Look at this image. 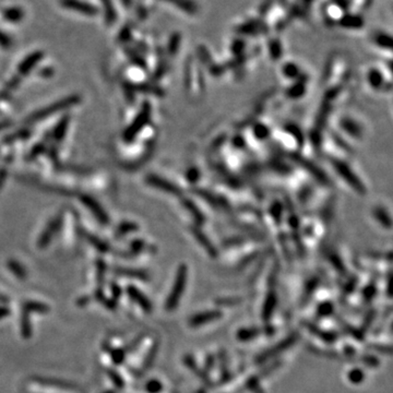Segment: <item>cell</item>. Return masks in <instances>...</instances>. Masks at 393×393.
Wrapping results in <instances>:
<instances>
[{"instance_id": "obj_25", "label": "cell", "mask_w": 393, "mask_h": 393, "mask_svg": "<svg viewBox=\"0 0 393 393\" xmlns=\"http://www.w3.org/2000/svg\"><path fill=\"white\" fill-rule=\"evenodd\" d=\"M48 310H49V308L47 305L42 304V302H38V301H27L23 307V311L26 313H30V312L45 313Z\"/></svg>"}, {"instance_id": "obj_10", "label": "cell", "mask_w": 393, "mask_h": 393, "mask_svg": "<svg viewBox=\"0 0 393 393\" xmlns=\"http://www.w3.org/2000/svg\"><path fill=\"white\" fill-rule=\"evenodd\" d=\"M145 182H147V184L150 185V186H152L156 189H160L162 192H165L174 196L181 195V189H179L176 185L168 182L165 178L154 175V174H150V175L145 177Z\"/></svg>"}, {"instance_id": "obj_35", "label": "cell", "mask_w": 393, "mask_h": 393, "mask_svg": "<svg viewBox=\"0 0 393 393\" xmlns=\"http://www.w3.org/2000/svg\"><path fill=\"white\" fill-rule=\"evenodd\" d=\"M305 93V86L301 82H296L290 90V95L293 98H298Z\"/></svg>"}, {"instance_id": "obj_26", "label": "cell", "mask_w": 393, "mask_h": 393, "mask_svg": "<svg viewBox=\"0 0 393 393\" xmlns=\"http://www.w3.org/2000/svg\"><path fill=\"white\" fill-rule=\"evenodd\" d=\"M138 228L139 227H138V225H137L136 223L126 221V222L120 223L119 225H118L116 234H117V236H119V237H121V236H125L127 234H130V233H133V232L138 231Z\"/></svg>"}, {"instance_id": "obj_24", "label": "cell", "mask_w": 393, "mask_h": 393, "mask_svg": "<svg viewBox=\"0 0 393 393\" xmlns=\"http://www.w3.org/2000/svg\"><path fill=\"white\" fill-rule=\"evenodd\" d=\"M367 77L369 84L374 89L378 90L384 87V76L378 69H370Z\"/></svg>"}, {"instance_id": "obj_46", "label": "cell", "mask_w": 393, "mask_h": 393, "mask_svg": "<svg viewBox=\"0 0 393 393\" xmlns=\"http://www.w3.org/2000/svg\"><path fill=\"white\" fill-rule=\"evenodd\" d=\"M314 1H316V0H299V3H300L301 5H304V7H305L306 9L310 10L311 5H312V3H313Z\"/></svg>"}, {"instance_id": "obj_22", "label": "cell", "mask_w": 393, "mask_h": 393, "mask_svg": "<svg viewBox=\"0 0 393 393\" xmlns=\"http://www.w3.org/2000/svg\"><path fill=\"white\" fill-rule=\"evenodd\" d=\"M181 43H182L181 33H178V32L173 33L170 39H168L167 54L171 55V56H176L178 50H179V47H181Z\"/></svg>"}, {"instance_id": "obj_49", "label": "cell", "mask_w": 393, "mask_h": 393, "mask_svg": "<svg viewBox=\"0 0 393 393\" xmlns=\"http://www.w3.org/2000/svg\"><path fill=\"white\" fill-rule=\"evenodd\" d=\"M5 178H7V173H5V171L0 172V188L2 187V185H3L4 181H5Z\"/></svg>"}, {"instance_id": "obj_2", "label": "cell", "mask_w": 393, "mask_h": 393, "mask_svg": "<svg viewBox=\"0 0 393 393\" xmlns=\"http://www.w3.org/2000/svg\"><path fill=\"white\" fill-rule=\"evenodd\" d=\"M151 117V106L150 103L144 102L141 109L139 110L138 115L134 118L132 123L128 126V128L123 132V140L126 142H131L136 138L139 132H141L142 129L147 126Z\"/></svg>"}, {"instance_id": "obj_30", "label": "cell", "mask_w": 393, "mask_h": 393, "mask_svg": "<svg viewBox=\"0 0 393 393\" xmlns=\"http://www.w3.org/2000/svg\"><path fill=\"white\" fill-rule=\"evenodd\" d=\"M342 127H343L346 132H349L353 137H358L361 134V129L356 125L355 121L351 119H344L342 121Z\"/></svg>"}, {"instance_id": "obj_3", "label": "cell", "mask_w": 393, "mask_h": 393, "mask_svg": "<svg viewBox=\"0 0 393 393\" xmlns=\"http://www.w3.org/2000/svg\"><path fill=\"white\" fill-rule=\"evenodd\" d=\"M187 268L186 266H181L178 269L175 282L172 288V291L168 298L165 302V308L167 310H174L177 307L179 300L182 298L183 292L185 291V286L187 283Z\"/></svg>"}, {"instance_id": "obj_44", "label": "cell", "mask_w": 393, "mask_h": 393, "mask_svg": "<svg viewBox=\"0 0 393 393\" xmlns=\"http://www.w3.org/2000/svg\"><path fill=\"white\" fill-rule=\"evenodd\" d=\"M198 175H199V172H198V170H196V168H190L187 173V178L192 183H195V182H196V179H198V177H199Z\"/></svg>"}, {"instance_id": "obj_23", "label": "cell", "mask_w": 393, "mask_h": 393, "mask_svg": "<svg viewBox=\"0 0 393 393\" xmlns=\"http://www.w3.org/2000/svg\"><path fill=\"white\" fill-rule=\"evenodd\" d=\"M125 52H126V55L128 56V58L130 59V61L133 65H136V66L140 67V68H143V69L147 68V63H145V59L143 58V56L138 52V50L126 47Z\"/></svg>"}, {"instance_id": "obj_12", "label": "cell", "mask_w": 393, "mask_h": 393, "mask_svg": "<svg viewBox=\"0 0 393 393\" xmlns=\"http://www.w3.org/2000/svg\"><path fill=\"white\" fill-rule=\"evenodd\" d=\"M162 1L174 5L187 15H196L200 11L199 4L195 0H162Z\"/></svg>"}, {"instance_id": "obj_34", "label": "cell", "mask_w": 393, "mask_h": 393, "mask_svg": "<svg viewBox=\"0 0 393 393\" xmlns=\"http://www.w3.org/2000/svg\"><path fill=\"white\" fill-rule=\"evenodd\" d=\"M275 2H277V0H263V1L259 5V9H258V12H259L260 18H262V16H265L269 13V11L272 9Z\"/></svg>"}, {"instance_id": "obj_28", "label": "cell", "mask_w": 393, "mask_h": 393, "mask_svg": "<svg viewBox=\"0 0 393 393\" xmlns=\"http://www.w3.org/2000/svg\"><path fill=\"white\" fill-rule=\"evenodd\" d=\"M7 267L9 270L11 271V273L14 274L16 278L19 279H25L26 277V271L25 269L23 268V266L19 263L18 261L15 260H9L7 263Z\"/></svg>"}, {"instance_id": "obj_7", "label": "cell", "mask_w": 393, "mask_h": 393, "mask_svg": "<svg viewBox=\"0 0 393 393\" xmlns=\"http://www.w3.org/2000/svg\"><path fill=\"white\" fill-rule=\"evenodd\" d=\"M59 3L67 10L75 11V12L84 15L93 16L98 13V9L94 4L83 1V0H59Z\"/></svg>"}, {"instance_id": "obj_15", "label": "cell", "mask_w": 393, "mask_h": 393, "mask_svg": "<svg viewBox=\"0 0 393 393\" xmlns=\"http://www.w3.org/2000/svg\"><path fill=\"white\" fill-rule=\"evenodd\" d=\"M24 14V10L21 7H9L3 9L1 12L3 20L12 22V23H16V22L23 20Z\"/></svg>"}, {"instance_id": "obj_27", "label": "cell", "mask_w": 393, "mask_h": 393, "mask_svg": "<svg viewBox=\"0 0 393 393\" xmlns=\"http://www.w3.org/2000/svg\"><path fill=\"white\" fill-rule=\"evenodd\" d=\"M282 72L286 78L296 79V78H298L300 75V69L295 63H286L282 67Z\"/></svg>"}, {"instance_id": "obj_16", "label": "cell", "mask_w": 393, "mask_h": 393, "mask_svg": "<svg viewBox=\"0 0 393 393\" xmlns=\"http://www.w3.org/2000/svg\"><path fill=\"white\" fill-rule=\"evenodd\" d=\"M373 42L381 49L391 50L392 48V37L390 34L384 31H377L373 34Z\"/></svg>"}, {"instance_id": "obj_50", "label": "cell", "mask_w": 393, "mask_h": 393, "mask_svg": "<svg viewBox=\"0 0 393 393\" xmlns=\"http://www.w3.org/2000/svg\"><path fill=\"white\" fill-rule=\"evenodd\" d=\"M120 1L122 2L123 5H125V7L129 8V7H131V5H132L133 0H120Z\"/></svg>"}, {"instance_id": "obj_31", "label": "cell", "mask_w": 393, "mask_h": 393, "mask_svg": "<svg viewBox=\"0 0 393 393\" xmlns=\"http://www.w3.org/2000/svg\"><path fill=\"white\" fill-rule=\"evenodd\" d=\"M231 49H232V53L235 57H239V56L244 55V52L246 49V42L243 38H239V37L235 38L232 42Z\"/></svg>"}, {"instance_id": "obj_45", "label": "cell", "mask_w": 393, "mask_h": 393, "mask_svg": "<svg viewBox=\"0 0 393 393\" xmlns=\"http://www.w3.org/2000/svg\"><path fill=\"white\" fill-rule=\"evenodd\" d=\"M19 83H20V77H13V78L11 79V80L8 82L7 88H8V89H11V90L16 89V88L19 87Z\"/></svg>"}, {"instance_id": "obj_39", "label": "cell", "mask_w": 393, "mask_h": 393, "mask_svg": "<svg viewBox=\"0 0 393 393\" xmlns=\"http://www.w3.org/2000/svg\"><path fill=\"white\" fill-rule=\"evenodd\" d=\"M331 4H333L339 10H343L347 12L352 4V0H331Z\"/></svg>"}, {"instance_id": "obj_33", "label": "cell", "mask_w": 393, "mask_h": 393, "mask_svg": "<svg viewBox=\"0 0 393 393\" xmlns=\"http://www.w3.org/2000/svg\"><path fill=\"white\" fill-rule=\"evenodd\" d=\"M132 31H133V26L130 24H127L122 27L119 32V35H118V39H119L120 42L122 43H127L131 39L132 37Z\"/></svg>"}, {"instance_id": "obj_11", "label": "cell", "mask_w": 393, "mask_h": 393, "mask_svg": "<svg viewBox=\"0 0 393 393\" xmlns=\"http://www.w3.org/2000/svg\"><path fill=\"white\" fill-rule=\"evenodd\" d=\"M44 57V54L41 50H37V52H33L29 56L21 61L20 65L18 66V75L19 77H24L30 74V72L35 68V67L39 64Z\"/></svg>"}, {"instance_id": "obj_29", "label": "cell", "mask_w": 393, "mask_h": 393, "mask_svg": "<svg viewBox=\"0 0 393 393\" xmlns=\"http://www.w3.org/2000/svg\"><path fill=\"white\" fill-rule=\"evenodd\" d=\"M117 274L125 275V277H131V278H137V279H147L148 275L144 272H141L139 270H133V269H125V268H118L115 271Z\"/></svg>"}, {"instance_id": "obj_38", "label": "cell", "mask_w": 393, "mask_h": 393, "mask_svg": "<svg viewBox=\"0 0 393 393\" xmlns=\"http://www.w3.org/2000/svg\"><path fill=\"white\" fill-rule=\"evenodd\" d=\"M13 45V41L7 33H4L3 31L0 30V47H2L4 49H8Z\"/></svg>"}, {"instance_id": "obj_52", "label": "cell", "mask_w": 393, "mask_h": 393, "mask_svg": "<svg viewBox=\"0 0 393 393\" xmlns=\"http://www.w3.org/2000/svg\"><path fill=\"white\" fill-rule=\"evenodd\" d=\"M277 1H279V2H282V3H284V2H286V0H277Z\"/></svg>"}, {"instance_id": "obj_36", "label": "cell", "mask_w": 393, "mask_h": 393, "mask_svg": "<svg viewBox=\"0 0 393 393\" xmlns=\"http://www.w3.org/2000/svg\"><path fill=\"white\" fill-rule=\"evenodd\" d=\"M45 151H46V145L44 143H37L36 145H34L30 151L29 153V160H35L36 157H38L39 155H42Z\"/></svg>"}, {"instance_id": "obj_48", "label": "cell", "mask_w": 393, "mask_h": 393, "mask_svg": "<svg viewBox=\"0 0 393 393\" xmlns=\"http://www.w3.org/2000/svg\"><path fill=\"white\" fill-rule=\"evenodd\" d=\"M11 126V121L8 120H4V121H0V131L4 130V129H7Z\"/></svg>"}, {"instance_id": "obj_41", "label": "cell", "mask_w": 393, "mask_h": 393, "mask_svg": "<svg viewBox=\"0 0 393 393\" xmlns=\"http://www.w3.org/2000/svg\"><path fill=\"white\" fill-rule=\"evenodd\" d=\"M123 91H125V95L128 100H133L134 99V92H136V90H134V86L131 83L129 82H123Z\"/></svg>"}, {"instance_id": "obj_5", "label": "cell", "mask_w": 393, "mask_h": 393, "mask_svg": "<svg viewBox=\"0 0 393 393\" xmlns=\"http://www.w3.org/2000/svg\"><path fill=\"white\" fill-rule=\"evenodd\" d=\"M64 222V215L59 213L56 216H54L52 220L48 222V224L45 227L44 231L39 235V238L37 240V246L41 249L46 248V247L50 244V241L54 239V237L57 233L59 232V229L61 228Z\"/></svg>"}, {"instance_id": "obj_21", "label": "cell", "mask_w": 393, "mask_h": 393, "mask_svg": "<svg viewBox=\"0 0 393 393\" xmlns=\"http://www.w3.org/2000/svg\"><path fill=\"white\" fill-rule=\"evenodd\" d=\"M86 237L89 240V243L91 244L98 251L102 252V254H106V252L109 251V245L106 243V241H104L103 239L98 237V236L88 233L86 235Z\"/></svg>"}, {"instance_id": "obj_8", "label": "cell", "mask_w": 393, "mask_h": 393, "mask_svg": "<svg viewBox=\"0 0 393 393\" xmlns=\"http://www.w3.org/2000/svg\"><path fill=\"white\" fill-rule=\"evenodd\" d=\"M81 202L83 203V205L88 207L90 212H91L92 214L97 217V220L100 224H103V225H107V224L109 223V216H108L107 213H106V211L104 210V207L100 205L98 202L93 198V196H88V195H83V196H81Z\"/></svg>"}, {"instance_id": "obj_13", "label": "cell", "mask_w": 393, "mask_h": 393, "mask_svg": "<svg viewBox=\"0 0 393 393\" xmlns=\"http://www.w3.org/2000/svg\"><path fill=\"white\" fill-rule=\"evenodd\" d=\"M127 293L129 296H130V298L136 302V304L141 307L144 311L150 312L152 310V304H151V301L147 298V296L141 293L139 290H137L134 286H128Z\"/></svg>"}, {"instance_id": "obj_17", "label": "cell", "mask_w": 393, "mask_h": 393, "mask_svg": "<svg viewBox=\"0 0 393 393\" xmlns=\"http://www.w3.org/2000/svg\"><path fill=\"white\" fill-rule=\"evenodd\" d=\"M68 127H69V117L65 116V117L61 118L59 122L54 128L53 133H52L54 141H56V142L63 141V139L65 138L66 133H67V130H68Z\"/></svg>"}, {"instance_id": "obj_9", "label": "cell", "mask_w": 393, "mask_h": 393, "mask_svg": "<svg viewBox=\"0 0 393 393\" xmlns=\"http://www.w3.org/2000/svg\"><path fill=\"white\" fill-rule=\"evenodd\" d=\"M336 23L340 25V27L345 30L351 31H358L362 30L365 25V19L361 13H354V12H344L336 21Z\"/></svg>"}, {"instance_id": "obj_1", "label": "cell", "mask_w": 393, "mask_h": 393, "mask_svg": "<svg viewBox=\"0 0 393 393\" xmlns=\"http://www.w3.org/2000/svg\"><path fill=\"white\" fill-rule=\"evenodd\" d=\"M81 102V98L79 95H71L63 99H59L57 102H55L53 104H50L47 107H44L38 109L35 113H33L31 116L26 118L27 123H35L41 121L43 119H46V118L53 116L55 114L59 113V111H63L65 109H68L70 107H74V106L78 105Z\"/></svg>"}, {"instance_id": "obj_19", "label": "cell", "mask_w": 393, "mask_h": 393, "mask_svg": "<svg viewBox=\"0 0 393 393\" xmlns=\"http://www.w3.org/2000/svg\"><path fill=\"white\" fill-rule=\"evenodd\" d=\"M268 49H269V54H270V57L272 59L278 60L282 57L283 47H282V43H281L279 38L269 39Z\"/></svg>"}, {"instance_id": "obj_43", "label": "cell", "mask_w": 393, "mask_h": 393, "mask_svg": "<svg viewBox=\"0 0 393 393\" xmlns=\"http://www.w3.org/2000/svg\"><path fill=\"white\" fill-rule=\"evenodd\" d=\"M349 378L353 384H359L364 379V374L362 373V370L354 369L349 374Z\"/></svg>"}, {"instance_id": "obj_37", "label": "cell", "mask_w": 393, "mask_h": 393, "mask_svg": "<svg viewBox=\"0 0 393 393\" xmlns=\"http://www.w3.org/2000/svg\"><path fill=\"white\" fill-rule=\"evenodd\" d=\"M255 137L258 139H266L269 137V128L266 125H261V123H258L255 126Z\"/></svg>"}, {"instance_id": "obj_42", "label": "cell", "mask_w": 393, "mask_h": 393, "mask_svg": "<svg viewBox=\"0 0 393 393\" xmlns=\"http://www.w3.org/2000/svg\"><path fill=\"white\" fill-rule=\"evenodd\" d=\"M144 248H145V243L143 240L134 239L131 241L130 249L132 250V252H134V254H139V252H141Z\"/></svg>"}, {"instance_id": "obj_18", "label": "cell", "mask_w": 393, "mask_h": 393, "mask_svg": "<svg viewBox=\"0 0 393 393\" xmlns=\"http://www.w3.org/2000/svg\"><path fill=\"white\" fill-rule=\"evenodd\" d=\"M100 3H102L104 8V15H105V21L108 25L113 24L117 20V12L115 9V5L113 3V0H100Z\"/></svg>"}, {"instance_id": "obj_6", "label": "cell", "mask_w": 393, "mask_h": 393, "mask_svg": "<svg viewBox=\"0 0 393 393\" xmlns=\"http://www.w3.org/2000/svg\"><path fill=\"white\" fill-rule=\"evenodd\" d=\"M332 164L334 170L338 172L339 175L343 178L347 184L351 185L353 189H355L359 194H364L365 187L363 183L361 182V179L356 177L355 173H354L344 162L339 160H332Z\"/></svg>"}, {"instance_id": "obj_47", "label": "cell", "mask_w": 393, "mask_h": 393, "mask_svg": "<svg viewBox=\"0 0 393 393\" xmlns=\"http://www.w3.org/2000/svg\"><path fill=\"white\" fill-rule=\"evenodd\" d=\"M9 313H10V310L8 309L7 307H4V306H0V320L3 319V318H5V317H7Z\"/></svg>"}, {"instance_id": "obj_32", "label": "cell", "mask_w": 393, "mask_h": 393, "mask_svg": "<svg viewBox=\"0 0 393 393\" xmlns=\"http://www.w3.org/2000/svg\"><path fill=\"white\" fill-rule=\"evenodd\" d=\"M134 90H136V91L142 92V93H150V94H154V95L162 94V91L159 88L151 86V84H147V83L137 84V86H134Z\"/></svg>"}, {"instance_id": "obj_14", "label": "cell", "mask_w": 393, "mask_h": 393, "mask_svg": "<svg viewBox=\"0 0 393 393\" xmlns=\"http://www.w3.org/2000/svg\"><path fill=\"white\" fill-rule=\"evenodd\" d=\"M221 317V312L217 310H212V311H205L196 314V316L193 317L190 320V324L194 325V327H199V325L205 324L206 322L213 321V320H216Z\"/></svg>"}, {"instance_id": "obj_40", "label": "cell", "mask_w": 393, "mask_h": 393, "mask_svg": "<svg viewBox=\"0 0 393 393\" xmlns=\"http://www.w3.org/2000/svg\"><path fill=\"white\" fill-rule=\"evenodd\" d=\"M163 389V386L159 380H151L147 384V391L150 393H160Z\"/></svg>"}, {"instance_id": "obj_51", "label": "cell", "mask_w": 393, "mask_h": 393, "mask_svg": "<svg viewBox=\"0 0 393 393\" xmlns=\"http://www.w3.org/2000/svg\"><path fill=\"white\" fill-rule=\"evenodd\" d=\"M8 301V298L5 296H3V295H1L0 294V302H1V304H4V302H7Z\"/></svg>"}, {"instance_id": "obj_4", "label": "cell", "mask_w": 393, "mask_h": 393, "mask_svg": "<svg viewBox=\"0 0 393 393\" xmlns=\"http://www.w3.org/2000/svg\"><path fill=\"white\" fill-rule=\"evenodd\" d=\"M269 30L268 23L262 18L247 19L235 27L236 33L241 36H259L267 34Z\"/></svg>"}, {"instance_id": "obj_20", "label": "cell", "mask_w": 393, "mask_h": 393, "mask_svg": "<svg viewBox=\"0 0 393 393\" xmlns=\"http://www.w3.org/2000/svg\"><path fill=\"white\" fill-rule=\"evenodd\" d=\"M31 136V130L30 129H21L19 131H15L8 134V136H5L3 139V142L7 143V144H11V143H14V142H18V141H23V140L27 139Z\"/></svg>"}]
</instances>
